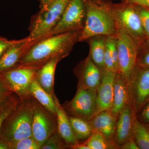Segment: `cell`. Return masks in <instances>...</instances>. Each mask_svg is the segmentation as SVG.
<instances>
[{"instance_id":"obj_1","label":"cell","mask_w":149,"mask_h":149,"mask_svg":"<svg viewBox=\"0 0 149 149\" xmlns=\"http://www.w3.org/2000/svg\"><path fill=\"white\" fill-rule=\"evenodd\" d=\"M81 31L52 35L39 40L23 56L17 65L40 68L56 57L62 60L69 55L74 45L79 42Z\"/></svg>"},{"instance_id":"obj_2","label":"cell","mask_w":149,"mask_h":149,"mask_svg":"<svg viewBox=\"0 0 149 149\" xmlns=\"http://www.w3.org/2000/svg\"><path fill=\"white\" fill-rule=\"evenodd\" d=\"M85 5L86 19L79 36V42L87 41L97 35L115 36L116 32V23L110 10L108 1L103 0L99 4L92 0H85Z\"/></svg>"},{"instance_id":"obj_3","label":"cell","mask_w":149,"mask_h":149,"mask_svg":"<svg viewBox=\"0 0 149 149\" xmlns=\"http://www.w3.org/2000/svg\"><path fill=\"white\" fill-rule=\"evenodd\" d=\"M30 98L20 100L3 123L0 137L10 147L22 139L32 136V111Z\"/></svg>"},{"instance_id":"obj_4","label":"cell","mask_w":149,"mask_h":149,"mask_svg":"<svg viewBox=\"0 0 149 149\" xmlns=\"http://www.w3.org/2000/svg\"><path fill=\"white\" fill-rule=\"evenodd\" d=\"M70 0H55L33 16L29 26L28 38L39 41L49 36L61 18Z\"/></svg>"},{"instance_id":"obj_5","label":"cell","mask_w":149,"mask_h":149,"mask_svg":"<svg viewBox=\"0 0 149 149\" xmlns=\"http://www.w3.org/2000/svg\"><path fill=\"white\" fill-rule=\"evenodd\" d=\"M108 6L116 21L138 46L148 40L135 5L108 1Z\"/></svg>"},{"instance_id":"obj_6","label":"cell","mask_w":149,"mask_h":149,"mask_svg":"<svg viewBox=\"0 0 149 149\" xmlns=\"http://www.w3.org/2000/svg\"><path fill=\"white\" fill-rule=\"evenodd\" d=\"M115 19V18H114ZM116 32L115 35L118 51V70L128 84L136 66L138 46L116 21Z\"/></svg>"},{"instance_id":"obj_7","label":"cell","mask_w":149,"mask_h":149,"mask_svg":"<svg viewBox=\"0 0 149 149\" xmlns=\"http://www.w3.org/2000/svg\"><path fill=\"white\" fill-rule=\"evenodd\" d=\"M128 87L129 101L137 115L149 101V68L136 65Z\"/></svg>"},{"instance_id":"obj_8","label":"cell","mask_w":149,"mask_h":149,"mask_svg":"<svg viewBox=\"0 0 149 149\" xmlns=\"http://www.w3.org/2000/svg\"><path fill=\"white\" fill-rule=\"evenodd\" d=\"M32 118V136L40 146L57 130L56 118L39 102L31 97Z\"/></svg>"},{"instance_id":"obj_9","label":"cell","mask_w":149,"mask_h":149,"mask_svg":"<svg viewBox=\"0 0 149 149\" xmlns=\"http://www.w3.org/2000/svg\"><path fill=\"white\" fill-rule=\"evenodd\" d=\"M86 15L85 0H70L50 36L82 30Z\"/></svg>"},{"instance_id":"obj_10","label":"cell","mask_w":149,"mask_h":149,"mask_svg":"<svg viewBox=\"0 0 149 149\" xmlns=\"http://www.w3.org/2000/svg\"><path fill=\"white\" fill-rule=\"evenodd\" d=\"M39 68L17 65L8 72L0 74L11 91L18 96L20 100L30 98V84L35 78Z\"/></svg>"},{"instance_id":"obj_11","label":"cell","mask_w":149,"mask_h":149,"mask_svg":"<svg viewBox=\"0 0 149 149\" xmlns=\"http://www.w3.org/2000/svg\"><path fill=\"white\" fill-rule=\"evenodd\" d=\"M97 89H77L73 98L62 105L69 116L91 120L96 114Z\"/></svg>"},{"instance_id":"obj_12","label":"cell","mask_w":149,"mask_h":149,"mask_svg":"<svg viewBox=\"0 0 149 149\" xmlns=\"http://www.w3.org/2000/svg\"><path fill=\"white\" fill-rule=\"evenodd\" d=\"M73 72L78 80L77 89H97L101 79L102 70L89 56L76 65Z\"/></svg>"},{"instance_id":"obj_13","label":"cell","mask_w":149,"mask_h":149,"mask_svg":"<svg viewBox=\"0 0 149 149\" xmlns=\"http://www.w3.org/2000/svg\"><path fill=\"white\" fill-rule=\"evenodd\" d=\"M116 72L105 69L102 71L101 79L96 91V114L111 109Z\"/></svg>"},{"instance_id":"obj_14","label":"cell","mask_w":149,"mask_h":149,"mask_svg":"<svg viewBox=\"0 0 149 149\" xmlns=\"http://www.w3.org/2000/svg\"><path fill=\"white\" fill-rule=\"evenodd\" d=\"M136 118V114L129 101L120 113L116 121L114 138L116 149H119L122 144L133 139V123Z\"/></svg>"},{"instance_id":"obj_15","label":"cell","mask_w":149,"mask_h":149,"mask_svg":"<svg viewBox=\"0 0 149 149\" xmlns=\"http://www.w3.org/2000/svg\"><path fill=\"white\" fill-rule=\"evenodd\" d=\"M38 41L30 40L27 37L12 46L0 59V74L8 72L17 66L23 56Z\"/></svg>"},{"instance_id":"obj_16","label":"cell","mask_w":149,"mask_h":149,"mask_svg":"<svg viewBox=\"0 0 149 149\" xmlns=\"http://www.w3.org/2000/svg\"><path fill=\"white\" fill-rule=\"evenodd\" d=\"M93 131L98 132L106 139L111 149H116L114 142L117 119L109 111L101 112L89 120Z\"/></svg>"},{"instance_id":"obj_17","label":"cell","mask_w":149,"mask_h":149,"mask_svg":"<svg viewBox=\"0 0 149 149\" xmlns=\"http://www.w3.org/2000/svg\"><path fill=\"white\" fill-rule=\"evenodd\" d=\"M56 113L57 130L69 148L79 143L72 130L68 116L56 95L54 97Z\"/></svg>"},{"instance_id":"obj_18","label":"cell","mask_w":149,"mask_h":149,"mask_svg":"<svg viewBox=\"0 0 149 149\" xmlns=\"http://www.w3.org/2000/svg\"><path fill=\"white\" fill-rule=\"evenodd\" d=\"M61 60L58 57L51 59L37 69L35 79L40 87L54 97V79L57 64Z\"/></svg>"},{"instance_id":"obj_19","label":"cell","mask_w":149,"mask_h":149,"mask_svg":"<svg viewBox=\"0 0 149 149\" xmlns=\"http://www.w3.org/2000/svg\"><path fill=\"white\" fill-rule=\"evenodd\" d=\"M129 101L128 84L121 74L116 72L114 81L113 101L109 111L117 120L120 113Z\"/></svg>"},{"instance_id":"obj_20","label":"cell","mask_w":149,"mask_h":149,"mask_svg":"<svg viewBox=\"0 0 149 149\" xmlns=\"http://www.w3.org/2000/svg\"><path fill=\"white\" fill-rule=\"evenodd\" d=\"M107 37L106 35H97L87 40L90 48L88 56L96 66L102 71L105 69L104 56Z\"/></svg>"},{"instance_id":"obj_21","label":"cell","mask_w":149,"mask_h":149,"mask_svg":"<svg viewBox=\"0 0 149 149\" xmlns=\"http://www.w3.org/2000/svg\"><path fill=\"white\" fill-rule=\"evenodd\" d=\"M29 91L31 97L36 99L47 110L56 118L55 104L54 98L40 87L35 78L30 84Z\"/></svg>"},{"instance_id":"obj_22","label":"cell","mask_w":149,"mask_h":149,"mask_svg":"<svg viewBox=\"0 0 149 149\" xmlns=\"http://www.w3.org/2000/svg\"><path fill=\"white\" fill-rule=\"evenodd\" d=\"M70 124L75 137L80 141H86L93 134V128L89 120L68 116Z\"/></svg>"},{"instance_id":"obj_23","label":"cell","mask_w":149,"mask_h":149,"mask_svg":"<svg viewBox=\"0 0 149 149\" xmlns=\"http://www.w3.org/2000/svg\"><path fill=\"white\" fill-rule=\"evenodd\" d=\"M133 138L139 149H149V126L135 118L133 123Z\"/></svg>"},{"instance_id":"obj_24","label":"cell","mask_w":149,"mask_h":149,"mask_svg":"<svg viewBox=\"0 0 149 149\" xmlns=\"http://www.w3.org/2000/svg\"><path fill=\"white\" fill-rule=\"evenodd\" d=\"M20 101L18 96L13 93L0 104V130L4 121Z\"/></svg>"},{"instance_id":"obj_25","label":"cell","mask_w":149,"mask_h":149,"mask_svg":"<svg viewBox=\"0 0 149 149\" xmlns=\"http://www.w3.org/2000/svg\"><path fill=\"white\" fill-rule=\"evenodd\" d=\"M69 146L59 134L57 130L51 135L40 148V149H64Z\"/></svg>"},{"instance_id":"obj_26","label":"cell","mask_w":149,"mask_h":149,"mask_svg":"<svg viewBox=\"0 0 149 149\" xmlns=\"http://www.w3.org/2000/svg\"><path fill=\"white\" fill-rule=\"evenodd\" d=\"M84 143L91 149H111L106 139L98 132H93L91 137Z\"/></svg>"},{"instance_id":"obj_27","label":"cell","mask_w":149,"mask_h":149,"mask_svg":"<svg viewBox=\"0 0 149 149\" xmlns=\"http://www.w3.org/2000/svg\"><path fill=\"white\" fill-rule=\"evenodd\" d=\"M136 65L149 68V40L138 46Z\"/></svg>"},{"instance_id":"obj_28","label":"cell","mask_w":149,"mask_h":149,"mask_svg":"<svg viewBox=\"0 0 149 149\" xmlns=\"http://www.w3.org/2000/svg\"><path fill=\"white\" fill-rule=\"evenodd\" d=\"M41 146L33 137L19 140L11 146V149H40Z\"/></svg>"},{"instance_id":"obj_29","label":"cell","mask_w":149,"mask_h":149,"mask_svg":"<svg viewBox=\"0 0 149 149\" xmlns=\"http://www.w3.org/2000/svg\"><path fill=\"white\" fill-rule=\"evenodd\" d=\"M135 6L144 31L149 40V8L136 5Z\"/></svg>"},{"instance_id":"obj_30","label":"cell","mask_w":149,"mask_h":149,"mask_svg":"<svg viewBox=\"0 0 149 149\" xmlns=\"http://www.w3.org/2000/svg\"><path fill=\"white\" fill-rule=\"evenodd\" d=\"M13 93L0 74V104Z\"/></svg>"},{"instance_id":"obj_31","label":"cell","mask_w":149,"mask_h":149,"mask_svg":"<svg viewBox=\"0 0 149 149\" xmlns=\"http://www.w3.org/2000/svg\"><path fill=\"white\" fill-rule=\"evenodd\" d=\"M19 40H8L6 38L0 37V59L12 46L18 42Z\"/></svg>"},{"instance_id":"obj_32","label":"cell","mask_w":149,"mask_h":149,"mask_svg":"<svg viewBox=\"0 0 149 149\" xmlns=\"http://www.w3.org/2000/svg\"><path fill=\"white\" fill-rule=\"evenodd\" d=\"M136 118L142 123L149 126V101L137 113Z\"/></svg>"},{"instance_id":"obj_33","label":"cell","mask_w":149,"mask_h":149,"mask_svg":"<svg viewBox=\"0 0 149 149\" xmlns=\"http://www.w3.org/2000/svg\"><path fill=\"white\" fill-rule=\"evenodd\" d=\"M122 2L133 4L149 8V0H121Z\"/></svg>"},{"instance_id":"obj_34","label":"cell","mask_w":149,"mask_h":149,"mask_svg":"<svg viewBox=\"0 0 149 149\" xmlns=\"http://www.w3.org/2000/svg\"><path fill=\"white\" fill-rule=\"evenodd\" d=\"M120 149H139L136 142L133 139L125 142L119 148Z\"/></svg>"},{"instance_id":"obj_35","label":"cell","mask_w":149,"mask_h":149,"mask_svg":"<svg viewBox=\"0 0 149 149\" xmlns=\"http://www.w3.org/2000/svg\"><path fill=\"white\" fill-rule=\"evenodd\" d=\"M40 2V8H45L49 5L52 3L55 0H39Z\"/></svg>"},{"instance_id":"obj_36","label":"cell","mask_w":149,"mask_h":149,"mask_svg":"<svg viewBox=\"0 0 149 149\" xmlns=\"http://www.w3.org/2000/svg\"><path fill=\"white\" fill-rule=\"evenodd\" d=\"M0 149H11L10 145L0 137Z\"/></svg>"},{"instance_id":"obj_37","label":"cell","mask_w":149,"mask_h":149,"mask_svg":"<svg viewBox=\"0 0 149 149\" xmlns=\"http://www.w3.org/2000/svg\"><path fill=\"white\" fill-rule=\"evenodd\" d=\"M92 1L96 3L100 4H101L103 0H92Z\"/></svg>"}]
</instances>
